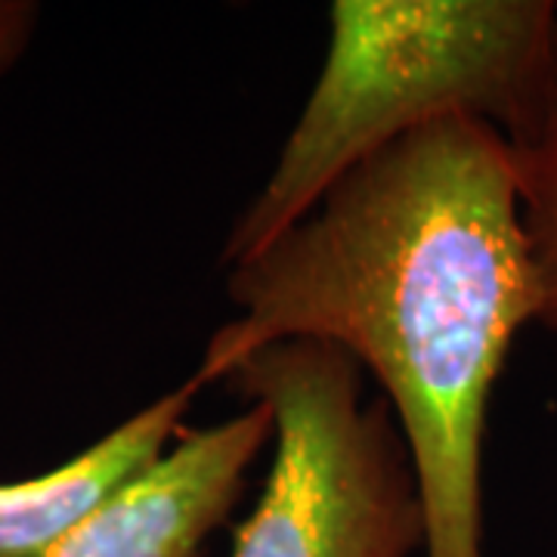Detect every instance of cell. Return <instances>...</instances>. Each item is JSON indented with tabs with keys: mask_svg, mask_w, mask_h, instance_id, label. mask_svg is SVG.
Returning a JSON list of instances; mask_svg holds the SVG:
<instances>
[{
	"mask_svg": "<svg viewBox=\"0 0 557 557\" xmlns=\"http://www.w3.org/2000/svg\"><path fill=\"white\" fill-rule=\"evenodd\" d=\"M236 317L211 335L205 387L278 341H325L384 391L416 468L424 557H483L490 399L536 282L502 131L443 119L341 177L255 258L230 267Z\"/></svg>",
	"mask_w": 557,
	"mask_h": 557,
	"instance_id": "cell-1",
	"label": "cell"
},
{
	"mask_svg": "<svg viewBox=\"0 0 557 557\" xmlns=\"http://www.w3.org/2000/svg\"><path fill=\"white\" fill-rule=\"evenodd\" d=\"M310 100L276 168L230 230L236 267L304 220L362 161L443 119H480L511 137L548 72V0H335Z\"/></svg>",
	"mask_w": 557,
	"mask_h": 557,
	"instance_id": "cell-2",
	"label": "cell"
},
{
	"mask_svg": "<svg viewBox=\"0 0 557 557\" xmlns=\"http://www.w3.org/2000/svg\"><path fill=\"white\" fill-rule=\"evenodd\" d=\"M226 381L273 418V471L233 557H412L428 545L416 468L357 359L325 341H278Z\"/></svg>",
	"mask_w": 557,
	"mask_h": 557,
	"instance_id": "cell-3",
	"label": "cell"
},
{
	"mask_svg": "<svg viewBox=\"0 0 557 557\" xmlns=\"http://www.w3.org/2000/svg\"><path fill=\"white\" fill-rule=\"evenodd\" d=\"M270 437L273 418L260 403L211 428L183 431L152 471L81 520L47 557H201Z\"/></svg>",
	"mask_w": 557,
	"mask_h": 557,
	"instance_id": "cell-4",
	"label": "cell"
},
{
	"mask_svg": "<svg viewBox=\"0 0 557 557\" xmlns=\"http://www.w3.org/2000/svg\"><path fill=\"white\" fill-rule=\"evenodd\" d=\"M199 391L193 379L183 381L78 456L35 478L0 483V557H47L81 520L152 471L183 434Z\"/></svg>",
	"mask_w": 557,
	"mask_h": 557,
	"instance_id": "cell-5",
	"label": "cell"
},
{
	"mask_svg": "<svg viewBox=\"0 0 557 557\" xmlns=\"http://www.w3.org/2000/svg\"><path fill=\"white\" fill-rule=\"evenodd\" d=\"M508 139L533 282L536 322L557 335V28L548 72L527 119Z\"/></svg>",
	"mask_w": 557,
	"mask_h": 557,
	"instance_id": "cell-6",
	"label": "cell"
},
{
	"mask_svg": "<svg viewBox=\"0 0 557 557\" xmlns=\"http://www.w3.org/2000/svg\"><path fill=\"white\" fill-rule=\"evenodd\" d=\"M38 3L28 0H0V75L16 69L25 57L32 35L38 28Z\"/></svg>",
	"mask_w": 557,
	"mask_h": 557,
	"instance_id": "cell-7",
	"label": "cell"
}]
</instances>
